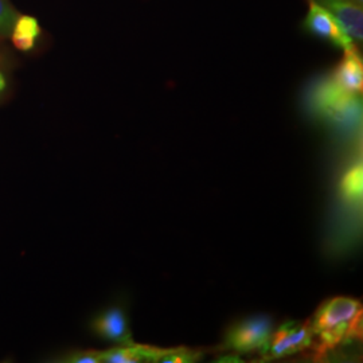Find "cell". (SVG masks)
<instances>
[{
  "mask_svg": "<svg viewBox=\"0 0 363 363\" xmlns=\"http://www.w3.org/2000/svg\"><path fill=\"white\" fill-rule=\"evenodd\" d=\"M91 328L96 335L116 345L133 343L127 315L120 307H112L99 313L91 322Z\"/></svg>",
  "mask_w": 363,
  "mask_h": 363,
  "instance_id": "5b68a950",
  "label": "cell"
},
{
  "mask_svg": "<svg viewBox=\"0 0 363 363\" xmlns=\"http://www.w3.org/2000/svg\"><path fill=\"white\" fill-rule=\"evenodd\" d=\"M274 331L272 318L257 315L247 318L229 328L226 334V346L238 352L265 351Z\"/></svg>",
  "mask_w": 363,
  "mask_h": 363,
  "instance_id": "7a4b0ae2",
  "label": "cell"
},
{
  "mask_svg": "<svg viewBox=\"0 0 363 363\" xmlns=\"http://www.w3.org/2000/svg\"><path fill=\"white\" fill-rule=\"evenodd\" d=\"M313 340L315 337L310 322H288L273 331L265 354L268 358L273 359L284 358L311 347Z\"/></svg>",
  "mask_w": 363,
  "mask_h": 363,
  "instance_id": "277c9868",
  "label": "cell"
},
{
  "mask_svg": "<svg viewBox=\"0 0 363 363\" xmlns=\"http://www.w3.org/2000/svg\"><path fill=\"white\" fill-rule=\"evenodd\" d=\"M19 13L9 0H0V37H10Z\"/></svg>",
  "mask_w": 363,
  "mask_h": 363,
  "instance_id": "7c38bea8",
  "label": "cell"
},
{
  "mask_svg": "<svg viewBox=\"0 0 363 363\" xmlns=\"http://www.w3.org/2000/svg\"><path fill=\"white\" fill-rule=\"evenodd\" d=\"M304 28L345 52L357 49V45L337 22V18L315 0H310L308 13L304 19Z\"/></svg>",
  "mask_w": 363,
  "mask_h": 363,
  "instance_id": "3957f363",
  "label": "cell"
},
{
  "mask_svg": "<svg viewBox=\"0 0 363 363\" xmlns=\"http://www.w3.org/2000/svg\"><path fill=\"white\" fill-rule=\"evenodd\" d=\"M40 35V27L38 21L33 16H18L13 31H11V39L13 46L22 52H28L35 46V42Z\"/></svg>",
  "mask_w": 363,
  "mask_h": 363,
  "instance_id": "9c48e42d",
  "label": "cell"
},
{
  "mask_svg": "<svg viewBox=\"0 0 363 363\" xmlns=\"http://www.w3.org/2000/svg\"><path fill=\"white\" fill-rule=\"evenodd\" d=\"M310 325L320 350L334 349L362 337V304L345 296L330 298L315 312Z\"/></svg>",
  "mask_w": 363,
  "mask_h": 363,
  "instance_id": "6da1fadb",
  "label": "cell"
},
{
  "mask_svg": "<svg viewBox=\"0 0 363 363\" xmlns=\"http://www.w3.org/2000/svg\"><path fill=\"white\" fill-rule=\"evenodd\" d=\"M337 19L354 43H362L363 10L351 0H315Z\"/></svg>",
  "mask_w": 363,
  "mask_h": 363,
  "instance_id": "8992f818",
  "label": "cell"
},
{
  "mask_svg": "<svg viewBox=\"0 0 363 363\" xmlns=\"http://www.w3.org/2000/svg\"><path fill=\"white\" fill-rule=\"evenodd\" d=\"M67 363H101V351L74 350L61 359Z\"/></svg>",
  "mask_w": 363,
  "mask_h": 363,
  "instance_id": "4fadbf2b",
  "label": "cell"
},
{
  "mask_svg": "<svg viewBox=\"0 0 363 363\" xmlns=\"http://www.w3.org/2000/svg\"><path fill=\"white\" fill-rule=\"evenodd\" d=\"M362 166H354L347 171L340 182L342 194L351 202H358L362 198Z\"/></svg>",
  "mask_w": 363,
  "mask_h": 363,
  "instance_id": "30bf717a",
  "label": "cell"
},
{
  "mask_svg": "<svg viewBox=\"0 0 363 363\" xmlns=\"http://www.w3.org/2000/svg\"><path fill=\"white\" fill-rule=\"evenodd\" d=\"M160 349L152 346H142L135 342L130 345H117L109 350L101 351V362L139 363L156 362Z\"/></svg>",
  "mask_w": 363,
  "mask_h": 363,
  "instance_id": "ba28073f",
  "label": "cell"
},
{
  "mask_svg": "<svg viewBox=\"0 0 363 363\" xmlns=\"http://www.w3.org/2000/svg\"><path fill=\"white\" fill-rule=\"evenodd\" d=\"M331 78L342 91L349 94L359 96L362 93V58L357 49L345 52V57L339 62Z\"/></svg>",
  "mask_w": 363,
  "mask_h": 363,
  "instance_id": "52a82bcc",
  "label": "cell"
},
{
  "mask_svg": "<svg viewBox=\"0 0 363 363\" xmlns=\"http://www.w3.org/2000/svg\"><path fill=\"white\" fill-rule=\"evenodd\" d=\"M351 1H354L355 4H358V6H361V7L363 6V0H351Z\"/></svg>",
  "mask_w": 363,
  "mask_h": 363,
  "instance_id": "9a60e30c",
  "label": "cell"
},
{
  "mask_svg": "<svg viewBox=\"0 0 363 363\" xmlns=\"http://www.w3.org/2000/svg\"><path fill=\"white\" fill-rule=\"evenodd\" d=\"M7 86H9V81H7V77H6L3 66L0 65V99L4 94V91H7Z\"/></svg>",
  "mask_w": 363,
  "mask_h": 363,
  "instance_id": "5bb4252c",
  "label": "cell"
},
{
  "mask_svg": "<svg viewBox=\"0 0 363 363\" xmlns=\"http://www.w3.org/2000/svg\"><path fill=\"white\" fill-rule=\"evenodd\" d=\"M201 357L199 352L186 349V347H177V349H160L159 357L156 362L166 363H184L195 362Z\"/></svg>",
  "mask_w": 363,
  "mask_h": 363,
  "instance_id": "8fae6325",
  "label": "cell"
}]
</instances>
